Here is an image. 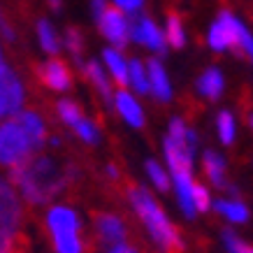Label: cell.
I'll return each instance as SVG.
<instances>
[{
    "mask_svg": "<svg viewBox=\"0 0 253 253\" xmlns=\"http://www.w3.org/2000/svg\"><path fill=\"white\" fill-rule=\"evenodd\" d=\"M82 72H84V77L93 84V88L102 95L105 102H112V100H114L112 84H109L107 75H105V70H102V65H100L98 61H86L84 65H82Z\"/></svg>",
    "mask_w": 253,
    "mask_h": 253,
    "instance_id": "15",
    "label": "cell"
},
{
    "mask_svg": "<svg viewBox=\"0 0 253 253\" xmlns=\"http://www.w3.org/2000/svg\"><path fill=\"white\" fill-rule=\"evenodd\" d=\"M128 84H132V88L139 93V95H146L149 93V72H146L144 63L139 58H132L128 63Z\"/></svg>",
    "mask_w": 253,
    "mask_h": 253,
    "instance_id": "22",
    "label": "cell"
},
{
    "mask_svg": "<svg viewBox=\"0 0 253 253\" xmlns=\"http://www.w3.org/2000/svg\"><path fill=\"white\" fill-rule=\"evenodd\" d=\"M114 105H116V109H119V114L130 123L132 128H142V126H144V112H142L137 100L132 98L126 88H121V91L114 95Z\"/></svg>",
    "mask_w": 253,
    "mask_h": 253,
    "instance_id": "14",
    "label": "cell"
},
{
    "mask_svg": "<svg viewBox=\"0 0 253 253\" xmlns=\"http://www.w3.org/2000/svg\"><path fill=\"white\" fill-rule=\"evenodd\" d=\"M102 38L107 40L114 49H126L130 42V28H128V14L121 12L116 5H107V9L95 19Z\"/></svg>",
    "mask_w": 253,
    "mask_h": 253,
    "instance_id": "7",
    "label": "cell"
},
{
    "mask_svg": "<svg viewBox=\"0 0 253 253\" xmlns=\"http://www.w3.org/2000/svg\"><path fill=\"white\" fill-rule=\"evenodd\" d=\"M225 244H228V249H230L232 253H239V249H242V242H239L237 237H235V235H232L230 230H225Z\"/></svg>",
    "mask_w": 253,
    "mask_h": 253,
    "instance_id": "31",
    "label": "cell"
},
{
    "mask_svg": "<svg viewBox=\"0 0 253 253\" xmlns=\"http://www.w3.org/2000/svg\"><path fill=\"white\" fill-rule=\"evenodd\" d=\"M216 211L223 214L225 218H230L232 223H244L249 218V211L242 202H232V200H218L216 202Z\"/></svg>",
    "mask_w": 253,
    "mask_h": 253,
    "instance_id": "23",
    "label": "cell"
},
{
    "mask_svg": "<svg viewBox=\"0 0 253 253\" xmlns=\"http://www.w3.org/2000/svg\"><path fill=\"white\" fill-rule=\"evenodd\" d=\"M2 116H5V112H2V107H0V119H2Z\"/></svg>",
    "mask_w": 253,
    "mask_h": 253,
    "instance_id": "37",
    "label": "cell"
},
{
    "mask_svg": "<svg viewBox=\"0 0 253 253\" xmlns=\"http://www.w3.org/2000/svg\"><path fill=\"white\" fill-rule=\"evenodd\" d=\"M116 188H119L123 195H128L132 209H135L137 216L144 221V225L149 228L151 237H154L156 244L161 246L163 253H184V242H181L179 230L168 221L165 211L158 207V202L149 195L146 188L137 186L135 181L126 179V176L116 184Z\"/></svg>",
    "mask_w": 253,
    "mask_h": 253,
    "instance_id": "2",
    "label": "cell"
},
{
    "mask_svg": "<svg viewBox=\"0 0 253 253\" xmlns=\"http://www.w3.org/2000/svg\"><path fill=\"white\" fill-rule=\"evenodd\" d=\"M109 253H137V251H135L132 246H128V244H116Z\"/></svg>",
    "mask_w": 253,
    "mask_h": 253,
    "instance_id": "33",
    "label": "cell"
},
{
    "mask_svg": "<svg viewBox=\"0 0 253 253\" xmlns=\"http://www.w3.org/2000/svg\"><path fill=\"white\" fill-rule=\"evenodd\" d=\"M202 169H205V176L216 186V188H228V181H225V165H223V158L214 151H205L202 156Z\"/></svg>",
    "mask_w": 253,
    "mask_h": 253,
    "instance_id": "18",
    "label": "cell"
},
{
    "mask_svg": "<svg viewBox=\"0 0 253 253\" xmlns=\"http://www.w3.org/2000/svg\"><path fill=\"white\" fill-rule=\"evenodd\" d=\"M12 119L19 123V128L23 130V135H26V139H28V144H31L33 151H40V149L46 144V139H49L46 137V126L38 112L21 109V112H16Z\"/></svg>",
    "mask_w": 253,
    "mask_h": 253,
    "instance_id": "11",
    "label": "cell"
},
{
    "mask_svg": "<svg viewBox=\"0 0 253 253\" xmlns=\"http://www.w3.org/2000/svg\"><path fill=\"white\" fill-rule=\"evenodd\" d=\"M128 28H130V40L137 42V44L151 49L154 54L163 56L168 54V40H165V33L158 28V23L151 19V16L142 14H128Z\"/></svg>",
    "mask_w": 253,
    "mask_h": 253,
    "instance_id": "5",
    "label": "cell"
},
{
    "mask_svg": "<svg viewBox=\"0 0 253 253\" xmlns=\"http://www.w3.org/2000/svg\"><path fill=\"white\" fill-rule=\"evenodd\" d=\"M216 123H218V137H221L223 144H232L235 142V119H232L230 112H221L216 116Z\"/></svg>",
    "mask_w": 253,
    "mask_h": 253,
    "instance_id": "25",
    "label": "cell"
},
{
    "mask_svg": "<svg viewBox=\"0 0 253 253\" xmlns=\"http://www.w3.org/2000/svg\"><path fill=\"white\" fill-rule=\"evenodd\" d=\"M146 72H149V93H154L156 100L168 102L172 98V88H169L168 72L161 65V61L158 58H149L146 61Z\"/></svg>",
    "mask_w": 253,
    "mask_h": 253,
    "instance_id": "13",
    "label": "cell"
},
{
    "mask_svg": "<svg viewBox=\"0 0 253 253\" xmlns=\"http://www.w3.org/2000/svg\"><path fill=\"white\" fill-rule=\"evenodd\" d=\"M26 221V209L21 198L9 186L7 179L0 176V232H21Z\"/></svg>",
    "mask_w": 253,
    "mask_h": 253,
    "instance_id": "6",
    "label": "cell"
},
{
    "mask_svg": "<svg viewBox=\"0 0 253 253\" xmlns=\"http://www.w3.org/2000/svg\"><path fill=\"white\" fill-rule=\"evenodd\" d=\"M63 44H65V49L72 54V61L82 68V65H84V61H82V56H84V33L79 31L77 26H70V28H65Z\"/></svg>",
    "mask_w": 253,
    "mask_h": 253,
    "instance_id": "21",
    "label": "cell"
},
{
    "mask_svg": "<svg viewBox=\"0 0 253 253\" xmlns=\"http://www.w3.org/2000/svg\"><path fill=\"white\" fill-rule=\"evenodd\" d=\"M246 26L239 21L237 16L223 9L221 14L216 16V21L211 23L207 35V44L214 49V51H232L235 56H242V46H239V40H242V31Z\"/></svg>",
    "mask_w": 253,
    "mask_h": 253,
    "instance_id": "3",
    "label": "cell"
},
{
    "mask_svg": "<svg viewBox=\"0 0 253 253\" xmlns=\"http://www.w3.org/2000/svg\"><path fill=\"white\" fill-rule=\"evenodd\" d=\"M93 218V235L100 246L105 244H123L126 239V225L116 214L102 211V209H91Z\"/></svg>",
    "mask_w": 253,
    "mask_h": 253,
    "instance_id": "8",
    "label": "cell"
},
{
    "mask_svg": "<svg viewBox=\"0 0 253 253\" xmlns=\"http://www.w3.org/2000/svg\"><path fill=\"white\" fill-rule=\"evenodd\" d=\"M49 5L54 9H61V0H49Z\"/></svg>",
    "mask_w": 253,
    "mask_h": 253,
    "instance_id": "34",
    "label": "cell"
},
{
    "mask_svg": "<svg viewBox=\"0 0 253 253\" xmlns=\"http://www.w3.org/2000/svg\"><path fill=\"white\" fill-rule=\"evenodd\" d=\"M249 121H251V128H253V116H251V119H249Z\"/></svg>",
    "mask_w": 253,
    "mask_h": 253,
    "instance_id": "38",
    "label": "cell"
},
{
    "mask_svg": "<svg viewBox=\"0 0 253 253\" xmlns=\"http://www.w3.org/2000/svg\"><path fill=\"white\" fill-rule=\"evenodd\" d=\"M165 40H168V46L172 49H184L186 46V31H184V21L176 12H168V19H165Z\"/></svg>",
    "mask_w": 253,
    "mask_h": 253,
    "instance_id": "20",
    "label": "cell"
},
{
    "mask_svg": "<svg viewBox=\"0 0 253 253\" xmlns=\"http://www.w3.org/2000/svg\"><path fill=\"white\" fill-rule=\"evenodd\" d=\"M193 202H195V209H198V211H207L209 209V193H207V188L193 184Z\"/></svg>",
    "mask_w": 253,
    "mask_h": 253,
    "instance_id": "29",
    "label": "cell"
},
{
    "mask_svg": "<svg viewBox=\"0 0 253 253\" xmlns=\"http://www.w3.org/2000/svg\"><path fill=\"white\" fill-rule=\"evenodd\" d=\"M102 61H105V65L109 68V72H112V77H114V82L119 84V88H126L128 86V61L123 58V54L119 51V49H105L102 51Z\"/></svg>",
    "mask_w": 253,
    "mask_h": 253,
    "instance_id": "17",
    "label": "cell"
},
{
    "mask_svg": "<svg viewBox=\"0 0 253 253\" xmlns=\"http://www.w3.org/2000/svg\"><path fill=\"white\" fill-rule=\"evenodd\" d=\"M114 5L126 14H137L144 7V0H114Z\"/></svg>",
    "mask_w": 253,
    "mask_h": 253,
    "instance_id": "30",
    "label": "cell"
},
{
    "mask_svg": "<svg viewBox=\"0 0 253 253\" xmlns=\"http://www.w3.org/2000/svg\"><path fill=\"white\" fill-rule=\"evenodd\" d=\"M44 225H46L49 237H54V235H70V232H82V223H79L77 214L70 207H51L46 211Z\"/></svg>",
    "mask_w": 253,
    "mask_h": 253,
    "instance_id": "12",
    "label": "cell"
},
{
    "mask_svg": "<svg viewBox=\"0 0 253 253\" xmlns=\"http://www.w3.org/2000/svg\"><path fill=\"white\" fill-rule=\"evenodd\" d=\"M56 114H58V119H61L63 123H68L70 128L84 119L82 107H79L77 102H72V100H58V102H56Z\"/></svg>",
    "mask_w": 253,
    "mask_h": 253,
    "instance_id": "24",
    "label": "cell"
},
{
    "mask_svg": "<svg viewBox=\"0 0 253 253\" xmlns=\"http://www.w3.org/2000/svg\"><path fill=\"white\" fill-rule=\"evenodd\" d=\"M0 40L7 42V44H14L16 42V31H14V26H12L9 16L5 14L2 7H0Z\"/></svg>",
    "mask_w": 253,
    "mask_h": 253,
    "instance_id": "28",
    "label": "cell"
},
{
    "mask_svg": "<svg viewBox=\"0 0 253 253\" xmlns=\"http://www.w3.org/2000/svg\"><path fill=\"white\" fill-rule=\"evenodd\" d=\"M223 88H225V82L218 68H207L198 77V91L207 100H218L223 95Z\"/></svg>",
    "mask_w": 253,
    "mask_h": 253,
    "instance_id": "16",
    "label": "cell"
},
{
    "mask_svg": "<svg viewBox=\"0 0 253 253\" xmlns=\"http://www.w3.org/2000/svg\"><path fill=\"white\" fill-rule=\"evenodd\" d=\"M35 75H38L40 84H44L49 91H68L72 86V72H70L68 63L51 56L46 63L35 65Z\"/></svg>",
    "mask_w": 253,
    "mask_h": 253,
    "instance_id": "10",
    "label": "cell"
},
{
    "mask_svg": "<svg viewBox=\"0 0 253 253\" xmlns=\"http://www.w3.org/2000/svg\"><path fill=\"white\" fill-rule=\"evenodd\" d=\"M72 130L77 132L79 139H84L86 144H98V128H95V123H91L88 119H82L72 126Z\"/></svg>",
    "mask_w": 253,
    "mask_h": 253,
    "instance_id": "26",
    "label": "cell"
},
{
    "mask_svg": "<svg viewBox=\"0 0 253 253\" xmlns=\"http://www.w3.org/2000/svg\"><path fill=\"white\" fill-rule=\"evenodd\" d=\"M35 35H38L40 46H42L49 56H56L61 51V38H58V33H56L54 23H49L46 19H40V21L35 23Z\"/></svg>",
    "mask_w": 253,
    "mask_h": 253,
    "instance_id": "19",
    "label": "cell"
},
{
    "mask_svg": "<svg viewBox=\"0 0 253 253\" xmlns=\"http://www.w3.org/2000/svg\"><path fill=\"white\" fill-rule=\"evenodd\" d=\"M23 105V84L9 65L0 68V107L5 116H14Z\"/></svg>",
    "mask_w": 253,
    "mask_h": 253,
    "instance_id": "9",
    "label": "cell"
},
{
    "mask_svg": "<svg viewBox=\"0 0 253 253\" xmlns=\"http://www.w3.org/2000/svg\"><path fill=\"white\" fill-rule=\"evenodd\" d=\"M5 65V56H2V49H0V68Z\"/></svg>",
    "mask_w": 253,
    "mask_h": 253,
    "instance_id": "36",
    "label": "cell"
},
{
    "mask_svg": "<svg viewBox=\"0 0 253 253\" xmlns=\"http://www.w3.org/2000/svg\"><path fill=\"white\" fill-rule=\"evenodd\" d=\"M12 184L19 186L28 205H44L58 193L79 181V172L72 163L61 165L51 156H31L9 168Z\"/></svg>",
    "mask_w": 253,
    "mask_h": 253,
    "instance_id": "1",
    "label": "cell"
},
{
    "mask_svg": "<svg viewBox=\"0 0 253 253\" xmlns=\"http://www.w3.org/2000/svg\"><path fill=\"white\" fill-rule=\"evenodd\" d=\"M33 149L28 144V139L19 128V123L14 119H9L0 126V165L5 168H14L26 158H31Z\"/></svg>",
    "mask_w": 253,
    "mask_h": 253,
    "instance_id": "4",
    "label": "cell"
},
{
    "mask_svg": "<svg viewBox=\"0 0 253 253\" xmlns=\"http://www.w3.org/2000/svg\"><path fill=\"white\" fill-rule=\"evenodd\" d=\"M146 172H149V176H151V181L156 184V188L163 193L169 191V179L168 174H165V169L158 165L156 161H146Z\"/></svg>",
    "mask_w": 253,
    "mask_h": 253,
    "instance_id": "27",
    "label": "cell"
},
{
    "mask_svg": "<svg viewBox=\"0 0 253 253\" xmlns=\"http://www.w3.org/2000/svg\"><path fill=\"white\" fill-rule=\"evenodd\" d=\"M239 253H253V246H242V249H239Z\"/></svg>",
    "mask_w": 253,
    "mask_h": 253,
    "instance_id": "35",
    "label": "cell"
},
{
    "mask_svg": "<svg viewBox=\"0 0 253 253\" xmlns=\"http://www.w3.org/2000/svg\"><path fill=\"white\" fill-rule=\"evenodd\" d=\"M107 5H109V0H91V12H93V16L98 19L105 9H107Z\"/></svg>",
    "mask_w": 253,
    "mask_h": 253,
    "instance_id": "32",
    "label": "cell"
}]
</instances>
